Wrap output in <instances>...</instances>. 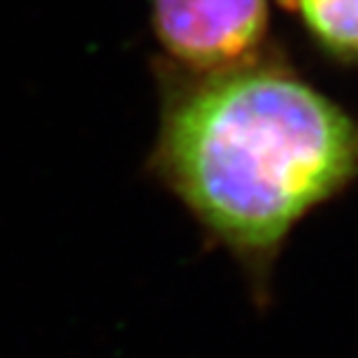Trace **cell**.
Masks as SVG:
<instances>
[{
    "label": "cell",
    "mask_w": 358,
    "mask_h": 358,
    "mask_svg": "<svg viewBox=\"0 0 358 358\" xmlns=\"http://www.w3.org/2000/svg\"><path fill=\"white\" fill-rule=\"evenodd\" d=\"M159 87L149 170L240 259L270 261L358 179V117L272 49L212 75L159 63Z\"/></svg>",
    "instance_id": "obj_1"
},
{
    "label": "cell",
    "mask_w": 358,
    "mask_h": 358,
    "mask_svg": "<svg viewBox=\"0 0 358 358\" xmlns=\"http://www.w3.org/2000/svg\"><path fill=\"white\" fill-rule=\"evenodd\" d=\"M270 0H152L161 63L189 75L240 68L270 52Z\"/></svg>",
    "instance_id": "obj_2"
},
{
    "label": "cell",
    "mask_w": 358,
    "mask_h": 358,
    "mask_svg": "<svg viewBox=\"0 0 358 358\" xmlns=\"http://www.w3.org/2000/svg\"><path fill=\"white\" fill-rule=\"evenodd\" d=\"M286 5L326 59L358 66V0H286Z\"/></svg>",
    "instance_id": "obj_3"
}]
</instances>
